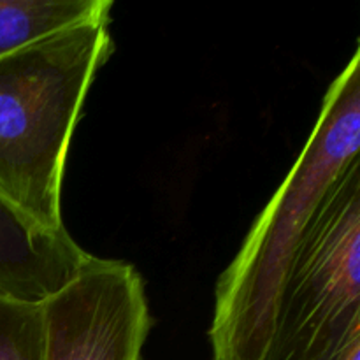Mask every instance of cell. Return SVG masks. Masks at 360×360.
<instances>
[{"instance_id": "cell-1", "label": "cell", "mask_w": 360, "mask_h": 360, "mask_svg": "<svg viewBox=\"0 0 360 360\" xmlns=\"http://www.w3.org/2000/svg\"><path fill=\"white\" fill-rule=\"evenodd\" d=\"M360 49L330 83L315 127L217 285L214 360H269L281 295L302 238L341 174L359 160Z\"/></svg>"}, {"instance_id": "cell-2", "label": "cell", "mask_w": 360, "mask_h": 360, "mask_svg": "<svg viewBox=\"0 0 360 360\" xmlns=\"http://www.w3.org/2000/svg\"><path fill=\"white\" fill-rule=\"evenodd\" d=\"M111 16L0 58V195L46 231L65 229L62 181L84 98L111 56Z\"/></svg>"}, {"instance_id": "cell-3", "label": "cell", "mask_w": 360, "mask_h": 360, "mask_svg": "<svg viewBox=\"0 0 360 360\" xmlns=\"http://www.w3.org/2000/svg\"><path fill=\"white\" fill-rule=\"evenodd\" d=\"M360 333V162L309 224L281 295L269 360H333Z\"/></svg>"}, {"instance_id": "cell-4", "label": "cell", "mask_w": 360, "mask_h": 360, "mask_svg": "<svg viewBox=\"0 0 360 360\" xmlns=\"http://www.w3.org/2000/svg\"><path fill=\"white\" fill-rule=\"evenodd\" d=\"M41 309L44 360H141L151 320L130 264L91 257Z\"/></svg>"}, {"instance_id": "cell-5", "label": "cell", "mask_w": 360, "mask_h": 360, "mask_svg": "<svg viewBox=\"0 0 360 360\" xmlns=\"http://www.w3.org/2000/svg\"><path fill=\"white\" fill-rule=\"evenodd\" d=\"M90 259L67 229L46 231L0 195V297L42 304Z\"/></svg>"}, {"instance_id": "cell-6", "label": "cell", "mask_w": 360, "mask_h": 360, "mask_svg": "<svg viewBox=\"0 0 360 360\" xmlns=\"http://www.w3.org/2000/svg\"><path fill=\"white\" fill-rule=\"evenodd\" d=\"M111 0H0V58L77 25L111 16Z\"/></svg>"}, {"instance_id": "cell-7", "label": "cell", "mask_w": 360, "mask_h": 360, "mask_svg": "<svg viewBox=\"0 0 360 360\" xmlns=\"http://www.w3.org/2000/svg\"><path fill=\"white\" fill-rule=\"evenodd\" d=\"M0 360H44L41 304L0 297Z\"/></svg>"}, {"instance_id": "cell-8", "label": "cell", "mask_w": 360, "mask_h": 360, "mask_svg": "<svg viewBox=\"0 0 360 360\" xmlns=\"http://www.w3.org/2000/svg\"><path fill=\"white\" fill-rule=\"evenodd\" d=\"M333 360H360V333L352 336Z\"/></svg>"}]
</instances>
